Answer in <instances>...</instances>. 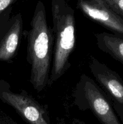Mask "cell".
I'll use <instances>...</instances> for the list:
<instances>
[{
  "label": "cell",
  "mask_w": 123,
  "mask_h": 124,
  "mask_svg": "<svg viewBox=\"0 0 123 124\" xmlns=\"http://www.w3.org/2000/svg\"><path fill=\"white\" fill-rule=\"evenodd\" d=\"M27 60L31 67L30 81L34 89L42 92L49 85L54 36L48 24L45 7L37 1L27 33Z\"/></svg>",
  "instance_id": "cell-1"
},
{
  "label": "cell",
  "mask_w": 123,
  "mask_h": 124,
  "mask_svg": "<svg viewBox=\"0 0 123 124\" xmlns=\"http://www.w3.org/2000/svg\"><path fill=\"white\" fill-rule=\"evenodd\" d=\"M51 13L54 49L49 85L62 77L70 68L69 59L76 41L75 11L67 1L51 0Z\"/></svg>",
  "instance_id": "cell-2"
},
{
  "label": "cell",
  "mask_w": 123,
  "mask_h": 124,
  "mask_svg": "<svg viewBox=\"0 0 123 124\" xmlns=\"http://www.w3.org/2000/svg\"><path fill=\"white\" fill-rule=\"evenodd\" d=\"M74 103L82 111L90 110L102 124H121L103 90L89 76L83 74L74 92Z\"/></svg>",
  "instance_id": "cell-3"
},
{
  "label": "cell",
  "mask_w": 123,
  "mask_h": 124,
  "mask_svg": "<svg viewBox=\"0 0 123 124\" xmlns=\"http://www.w3.org/2000/svg\"><path fill=\"white\" fill-rule=\"evenodd\" d=\"M0 99L8 104L29 124H49L47 111L26 91L16 93L9 84L0 81Z\"/></svg>",
  "instance_id": "cell-4"
},
{
  "label": "cell",
  "mask_w": 123,
  "mask_h": 124,
  "mask_svg": "<svg viewBox=\"0 0 123 124\" xmlns=\"http://www.w3.org/2000/svg\"><path fill=\"white\" fill-rule=\"evenodd\" d=\"M12 9L11 6L0 14V62H9L15 58L24 31L22 14L12 15Z\"/></svg>",
  "instance_id": "cell-5"
},
{
  "label": "cell",
  "mask_w": 123,
  "mask_h": 124,
  "mask_svg": "<svg viewBox=\"0 0 123 124\" xmlns=\"http://www.w3.org/2000/svg\"><path fill=\"white\" fill-rule=\"evenodd\" d=\"M77 7L88 19L123 37V18L104 0H77Z\"/></svg>",
  "instance_id": "cell-6"
},
{
  "label": "cell",
  "mask_w": 123,
  "mask_h": 124,
  "mask_svg": "<svg viewBox=\"0 0 123 124\" xmlns=\"http://www.w3.org/2000/svg\"><path fill=\"white\" fill-rule=\"evenodd\" d=\"M90 72L113 102L123 106V79L116 71L91 56Z\"/></svg>",
  "instance_id": "cell-7"
},
{
  "label": "cell",
  "mask_w": 123,
  "mask_h": 124,
  "mask_svg": "<svg viewBox=\"0 0 123 124\" xmlns=\"http://www.w3.org/2000/svg\"><path fill=\"white\" fill-rule=\"evenodd\" d=\"M98 48L123 65V37L112 33L94 35Z\"/></svg>",
  "instance_id": "cell-8"
},
{
  "label": "cell",
  "mask_w": 123,
  "mask_h": 124,
  "mask_svg": "<svg viewBox=\"0 0 123 124\" xmlns=\"http://www.w3.org/2000/svg\"><path fill=\"white\" fill-rule=\"evenodd\" d=\"M115 12L123 18V0H104Z\"/></svg>",
  "instance_id": "cell-9"
},
{
  "label": "cell",
  "mask_w": 123,
  "mask_h": 124,
  "mask_svg": "<svg viewBox=\"0 0 123 124\" xmlns=\"http://www.w3.org/2000/svg\"><path fill=\"white\" fill-rule=\"evenodd\" d=\"M18 0H0V14Z\"/></svg>",
  "instance_id": "cell-10"
},
{
  "label": "cell",
  "mask_w": 123,
  "mask_h": 124,
  "mask_svg": "<svg viewBox=\"0 0 123 124\" xmlns=\"http://www.w3.org/2000/svg\"><path fill=\"white\" fill-rule=\"evenodd\" d=\"M113 107L114 110H115L116 112L118 114V115L120 116V117L122 119V120H123V105H119V104L113 102Z\"/></svg>",
  "instance_id": "cell-11"
}]
</instances>
